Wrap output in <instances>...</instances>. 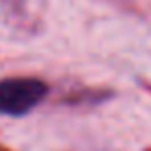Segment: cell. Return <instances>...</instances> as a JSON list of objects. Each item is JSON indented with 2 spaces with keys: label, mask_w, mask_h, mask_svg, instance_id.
I'll list each match as a JSON object with an SVG mask.
<instances>
[{
  "label": "cell",
  "mask_w": 151,
  "mask_h": 151,
  "mask_svg": "<svg viewBox=\"0 0 151 151\" xmlns=\"http://www.w3.org/2000/svg\"><path fill=\"white\" fill-rule=\"evenodd\" d=\"M48 91L50 87L35 77L2 79L0 81V116H27L46 99Z\"/></svg>",
  "instance_id": "1"
},
{
  "label": "cell",
  "mask_w": 151,
  "mask_h": 151,
  "mask_svg": "<svg viewBox=\"0 0 151 151\" xmlns=\"http://www.w3.org/2000/svg\"><path fill=\"white\" fill-rule=\"evenodd\" d=\"M0 151H9V149H4V147H0Z\"/></svg>",
  "instance_id": "2"
}]
</instances>
